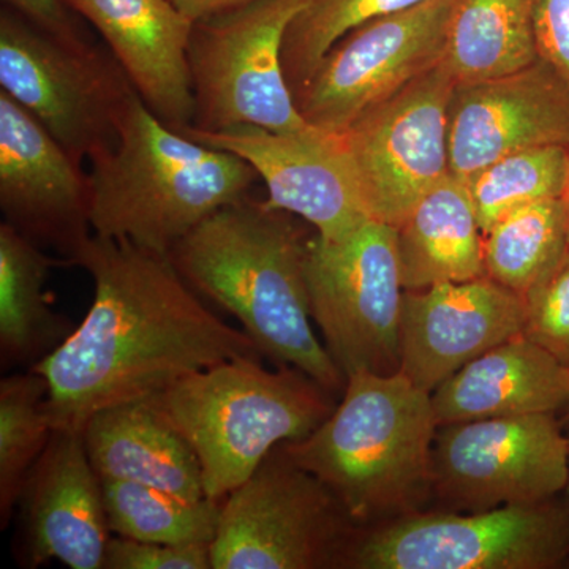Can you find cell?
Instances as JSON below:
<instances>
[{"instance_id": "6da1fadb", "label": "cell", "mask_w": 569, "mask_h": 569, "mask_svg": "<svg viewBox=\"0 0 569 569\" xmlns=\"http://www.w3.org/2000/svg\"><path fill=\"white\" fill-rule=\"evenodd\" d=\"M70 266L91 276V309L32 367L50 388L54 429L81 432L103 408L149 399L220 362L263 358L242 329L204 305L168 254L91 234Z\"/></svg>"}, {"instance_id": "7a4b0ae2", "label": "cell", "mask_w": 569, "mask_h": 569, "mask_svg": "<svg viewBox=\"0 0 569 569\" xmlns=\"http://www.w3.org/2000/svg\"><path fill=\"white\" fill-rule=\"evenodd\" d=\"M293 213L247 197L183 236L171 263L201 298L231 313L263 358L295 367L332 396L347 377L312 329L305 239Z\"/></svg>"}, {"instance_id": "3957f363", "label": "cell", "mask_w": 569, "mask_h": 569, "mask_svg": "<svg viewBox=\"0 0 569 569\" xmlns=\"http://www.w3.org/2000/svg\"><path fill=\"white\" fill-rule=\"evenodd\" d=\"M88 162L93 234L164 254L211 213L250 197L258 179L236 153L164 126L137 91L118 141Z\"/></svg>"}, {"instance_id": "277c9868", "label": "cell", "mask_w": 569, "mask_h": 569, "mask_svg": "<svg viewBox=\"0 0 569 569\" xmlns=\"http://www.w3.org/2000/svg\"><path fill=\"white\" fill-rule=\"evenodd\" d=\"M432 395L402 372L347 377L342 400L299 441L280 445L339 501L355 526L417 508L433 488Z\"/></svg>"}, {"instance_id": "5b68a950", "label": "cell", "mask_w": 569, "mask_h": 569, "mask_svg": "<svg viewBox=\"0 0 569 569\" xmlns=\"http://www.w3.org/2000/svg\"><path fill=\"white\" fill-rule=\"evenodd\" d=\"M335 396L295 367L238 358L181 378L149 403L192 447L206 497L223 501L277 447L317 429Z\"/></svg>"}, {"instance_id": "8992f818", "label": "cell", "mask_w": 569, "mask_h": 569, "mask_svg": "<svg viewBox=\"0 0 569 569\" xmlns=\"http://www.w3.org/2000/svg\"><path fill=\"white\" fill-rule=\"evenodd\" d=\"M310 2L253 0L193 22L187 47L192 129L220 132L257 126L277 133L316 130L296 108L282 63L284 33Z\"/></svg>"}, {"instance_id": "52a82bcc", "label": "cell", "mask_w": 569, "mask_h": 569, "mask_svg": "<svg viewBox=\"0 0 569 569\" xmlns=\"http://www.w3.org/2000/svg\"><path fill=\"white\" fill-rule=\"evenodd\" d=\"M0 88L80 163L118 141L137 91L110 50L58 39L11 9L0 13Z\"/></svg>"}, {"instance_id": "ba28073f", "label": "cell", "mask_w": 569, "mask_h": 569, "mask_svg": "<svg viewBox=\"0 0 569 569\" xmlns=\"http://www.w3.org/2000/svg\"><path fill=\"white\" fill-rule=\"evenodd\" d=\"M310 316L343 376L400 372L402 269L392 224L367 220L340 239H310Z\"/></svg>"}, {"instance_id": "9c48e42d", "label": "cell", "mask_w": 569, "mask_h": 569, "mask_svg": "<svg viewBox=\"0 0 569 569\" xmlns=\"http://www.w3.org/2000/svg\"><path fill=\"white\" fill-rule=\"evenodd\" d=\"M355 529L323 482L277 447L223 498L212 569L342 567Z\"/></svg>"}, {"instance_id": "30bf717a", "label": "cell", "mask_w": 569, "mask_h": 569, "mask_svg": "<svg viewBox=\"0 0 569 569\" xmlns=\"http://www.w3.org/2000/svg\"><path fill=\"white\" fill-rule=\"evenodd\" d=\"M569 552V512L550 501L471 515L408 516L353 535L342 567L358 569H542Z\"/></svg>"}, {"instance_id": "8fae6325", "label": "cell", "mask_w": 569, "mask_h": 569, "mask_svg": "<svg viewBox=\"0 0 569 569\" xmlns=\"http://www.w3.org/2000/svg\"><path fill=\"white\" fill-rule=\"evenodd\" d=\"M456 84L441 59L336 133L373 220L396 227L449 174L448 112Z\"/></svg>"}, {"instance_id": "7c38bea8", "label": "cell", "mask_w": 569, "mask_h": 569, "mask_svg": "<svg viewBox=\"0 0 569 569\" xmlns=\"http://www.w3.org/2000/svg\"><path fill=\"white\" fill-rule=\"evenodd\" d=\"M455 2L429 0L348 32L295 92L302 118L325 132H343L362 112L437 66Z\"/></svg>"}, {"instance_id": "4fadbf2b", "label": "cell", "mask_w": 569, "mask_h": 569, "mask_svg": "<svg viewBox=\"0 0 569 569\" xmlns=\"http://www.w3.org/2000/svg\"><path fill=\"white\" fill-rule=\"evenodd\" d=\"M433 488L468 511L552 500L569 482V438L553 413L438 427Z\"/></svg>"}, {"instance_id": "5bb4252c", "label": "cell", "mask_w": 569, "mask_h": 569, "mask_svg": "<svg viewBox=\"0 0 569 569\" xmlns=\"http://www.w3.org/2000/svg\"><path fill=\"white\" fill-rule=\"evenodd\" d=\"M182 133L252 164L268 189L266 204L301 217L320 238L340 239L373 220L336 133H277L257 126L220 132L189 127Z\"/></svg>"}, {"instance_id": "9a60e30c", "label": "cell", "mask_w": 569, "mask_h": 569, "mask_svg": "<svg viewBox=\"0 0 569 569\" xmlns=\"http://www.w3.org/2000/svg\"><path fill=\"white\" fill-rule=\"evenodd\" d=\"M0 209L3 222L63 266L91 238V186L33 116L0 91Z\"/></svg>"}, {"instance_id": "2e32d148", "label": "cell", "mask_w": 569, "mask_h": 569, "mask_svg": "<svg viewBox=\"0 0 569 569\" xmlns=\"http://www.w3.org/2000/svg\"><path fill=\"white\" fill-rule=\"evenodd\" d=\"M569 148V82L541 58L503 77L460 82L448 112L449 173L468 182L508 153Z\"/></svg>"}, {"instance_id": "e0dca14e", "label": "cell", "mask_w": 569, "mask_h": 569, "mask_svg": "<svg viewBox=\"0 0 569 569\" xmlns=\"http://www.w3.org/2000/svg\"><path fill=\"white\" fill-rule=\"evenodd\" d=\"M522 296L488 276L406 290L400 372L432 395L490 348L523 335Z\"/></svg>"}, {"instance_id": "ac0fdd59", "label": "cell", "mask_w": 569, "mask_h": 569, "mask_svg": "<svg viewBox=\"0 0 569 569\" xmlns=\"http://www.w3.org/2000/svg\"><path fill=\"white\" fill-rule=\"evenodd\" d=\"M20 559L29 568L59 560L71 569H103L111 538L103 486L81 432L54 429L26 479L20 501Z\"/></svg>"}, {"instance_id": "d6986e66", "label": "cell", "mask_w": 569, "mask_h": 569, "mask_svg": "<svg viewBox=\"0 0 569 569\" xmlns=\"http://www.w3.org/2000/svg\"><path fill=\"white\" fill-rule=\"evenodd\" d=\"M82 14L129 74L149 110L170 129L193 122L187 47L193 22L170 0H63Z\"/></svg>"}, {"instance_id": "ffe728a7", "label": "cell", "mask_w": 569, "mask_h": 569, "mask_svg": "<svg viewBox=\"0 0 569 569\" xmlns=\"http://www.w3.org/2000/svg\"><path fill=\"white\" fill-rule=\"evenodd\" d=\"M438 427L569 408V366L519 335L490 348L432 392Z\"/></svg>"}, {"instance_id": "44dd1931", "label": "cell", "mask_w": 569, "mask_h": 569, "mask_svg": "<svg viewBox=\"0 0 569 569\" xmlns=\"http://www.w3.org/2000/svg\"><path fill=\"white\" fill-rule=\"evenodd\" d=\"M81 437L100 479L138 482L189 500L208 498L192 447L146 399L97 411Z\"/></svg>"}, {"instance_id": "7402d4cb", "label": "cell", "mask_w": 569, "mask_h": 569, "mask_svg": "<svg viewBox=\"0 0 569 569\" xmlns=\"http://www.w3.org/2000/svg\"><path fill=\"white\" fill-rule=\"evenodd\" d=\"M406 290L486 276L485 233L466 182L449 173L396 224Z\"/></svg>"}, {"instance_id": "603a6c76", "label": "cell", "mask_w": 569, "mask_h": 569, "mask_svg": "<svg viewBox=\"0 0 569 569\" xmlns=\"http://www.w3.org/2000/svg\"><path fill=\"white\" fill-rule=\"evenodd\" d=\"M52 266H63L11 224L0 223V359L3 367L43 361L73 332L44 293Z\"/></svg>"}, {"instance_id": "cb8c5ba5", "label": "cell", "mask_w": 569, "mask_h": 569, "mask_svg": "<svg viewBox=\"0 0 569 569\" xmlns=\"http://www.w3.org/2000/svg\"><path fill=\"white\" fill-rule=\"evenodd\" d=\"M541 0H456L443 62L460 82L503 77L537 62Z\"/></svg>"}, {"instance_id": "d4e9b609", "label": "cell", "mask_w": 569, "mask_h": 569, "mask_svg": "<svg viewBox=\"0 0 569 569\" xmlns=\"http://www.w3.org/2000/svg\"><path fill=\"white\" fill-rule=\"evenodd\" d=\"M569 244L560 198L509 212L485 233L486 276L526 296L559 263Z\"/></svg>"}, {"instance_id": "484cf974", "label": "cell", "mask_w": 569, "mask_h": 569, "mask_svg": "<svg viewBox=\"0 0 569 569\" xmlns=\"http://www.w3.org/2000/svg\"><path fill=\"white\" fill-rule=\"evenodd\" d=\"M108 526L116 537L160 545H211L222 501L189 500L138 482L102 479Z\"/></svg>"}, {"instance_id": "4316f807", "label": "cell", "mask_w": 569, "mask_h": 569, "mask_svg": "<svg viewBox=\"0 0 569 569\" xmlns=\"http://www.w3.org/2000/svg\"><path fill=\"white\" fill-rule=\"evenodd\" d=\"M47 380L28 369L0 381V529H7L26 479L50 445L54 425Z\"/></svg>"}, {"instance_id": "83f0119b", "label": "cell", "mask_w": 569, "mask_h": 569, "mask_svg": "<svg viewBox=\"0 0 569 569\" xmlns=\"http://www.w3.org/2000/svg\"><path fill=\"white\" fill-rule=\"evenodd\" d=\"M568 152L565 146H542L508 153L466 182L482 233L522 206L560 198Z\"/></svg>"}, {"instance_id": "f1b7e54d", "label": "cell", "mask_w": 569, "mask_h": 569, "mask_svg": "<svg viewBox=\"0 0 569 569\" xmlns=\"http://www.w3.org/2000/svg\"><path fill=\"white\" fill-rule=\"evenodd\" d=\"M429 0H312L284 33L282 63L291 93L298 92L321 59L348 32Z\"/></svg>"}, {"instance_id": "f546056e", "label": "cell", "mask_w": 569, "mask_h": 569, "mask_svg": "<svg viewBox=\"0 0 569 569\" xmlns=\"http://www.w3.org/2000/svg\"><path fill=\"white\" fill-rule=\"evenodd\" d=\"M522 299L523 336L569 366V244L559 263Z\"/></svg>"}, {"instance_id": "4dcf8cb0", "label": "cell", "mask_w": 569, "mask_h": 569, "mask_svg": "<svg viewBox=\"0 0 569 569\" xmlns=\"http://www.w3.org/2000/svg\"><path fill=\"white\" fill-rule=\"evenodd\" d=\"M103 569H212L211 545H160L114 535Z\"/></svg>"}, {"instance_id": "1f68e13d", "label": "cell", "mask_w": 569, "mask_h": 569, "mask_svg": "<svg viewBox=\"0 0 569 569\" xmlns=\"http://www.w3.org/2000/svg\"><path fill=\"white\" fill-rule=\"evenodd\" d=\"M539 58L569 82V0H541L537 14Z\"/></svg>"}, {"instance_id": "d6a6232c", "label": "cell", "mask_w": 569, "mask_h": 569, "mask_svg": "<svg viewBox=\"0 0 569 569\" xmlns=\"http://www.w3.org/2000/svg\"><path fill=\"white\" fill-rule=\"evenodd\" d=\"M9 9L41 31L67 41L86 40L63 0H3Z\"/></svg>"}, {"instance_id": "836d02e7", "label": "cell", "mask_w": 569, "mask_h": 569, "mask_svg": "<svg viewBox=\"0 0 569 569\" xmlns=\"http://www.w3.org/2000/svg\"><path fill=\"white\" fill-rule=\"evenodd\" d=\"M170 2L183 18L190 22H197L208 20V18L224 13V11L239 9L253 0H170Z\"/></svg>"}, {"instance_id": "e575fe53", "label": "cell", "mask_w": 569, "mask_h": 569, "mask_svg": "<svg viewBox=\"0 0 569 569\" xmlns=\"http://www.w3.org/2000/svg\"><path fill=\"white\" fill-rule=\"evenodd\" d=\"M560 200H561V203H563L565 216H567L568 236H569V152H568L567 174H565L563 192H561Z\"/></svg>"}, {"instance_id": "d590c367", "label": "cell", "mask_w": 569, "mask_h": 569, "mask_svg": "<svg viewBox=\"0 0 569 569\" xmlns=\"http://www.w3.org/2000/svg\"><path fill=\"white\" fill-rule=\"evenodd\" d=\"M567 490H568V496H569V482H568V486H567Z\"/></svg>"}]
</instances>
